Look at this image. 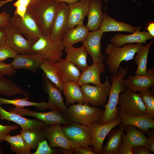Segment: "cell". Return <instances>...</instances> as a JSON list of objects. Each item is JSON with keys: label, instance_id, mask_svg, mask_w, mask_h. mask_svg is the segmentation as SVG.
Returning a JSON list of instances; mask_svg holds the SVG:
<instances>
[{"label": "cell", "instance_id": "obj_1", "mask_svg": "<svg viewBox=\"0 0 154 154\" xmlns=\"http://www.w3.org/2000/svg\"><path fill=\"white\" fill-rule=\"evenodd\" d=\"M128 73V70L121 66L116 73L110 76L112 84L108 95L109 100L107 103L103 106L105 109L98 123L101 124L108 123L119 116V108L117 106L120 93L125 89L124 79Z\"/></svg>", "mask_w": 154, "mask_h": 154}, {"label": "cell", "instance_id": "obj_2", "mask_svg": "<svg viewBox=\"0 0 154 154\" xmlns=\"http://www.w3.org/2000/svg\"><path fill=\"white\" fill-rule=\"evenodd\" d=\"M58 3L54 0H31L28 7L44 36H50Z\"/></svg>", "mask_w": 154, "mask_h": 154}, {"label": "cell", "instance_id": "obj_3", "mask_svg": "<svg viewBox=\"0 0 154 154\" xmlns=\"http://www.w3.org/2000/svg\"><path fill=\"white\" fill-rule=\"evenodd\" d=\"M142 45L140 43H129L121 47L112 43L108 44L105 49V52L108 56L105 62L110 72L112 74L116 73L122 61L133 59Z\"/></svg>", "mask_w": 154, "mask_h": 154}, {"label": "cell", "instance_id": "obj_4", "mask_svg": "<svg viewBox=\"0 0 154 154\" xmlns=\"http://www.w3.org/2000/svg\"><path fill=\"white\" fill-rule=\"evenodd\" d=\"M104 111V110L91 107L85 102L83 104H73L69 106L64 114L70 121L90 127L92 123L99 121Z\"/></svg>", "mask_w": 154, "mask_h": 154}, {"label": "cell", "instance_id": "obj_5", "mask_svg": "<svg viewBox=\"0 0 154 154\" xmlns=\"http://www.w3.org/2000/svg\"><path fill=\"white\" fill-rule=\"evenodd\" d=\"M31 48L33 53L39 54L44 59L55 62L62 59V51L65 47L62 41H55L50 36L42 35L33 43Z\"/></svg>", "mask_w": 154, "mask_h": 154}, {"label": "cell", "instance_id": "obj_6", "mask_svg": "<svg viewBox=\"0 0 154 154\" xmlns=\"http://www.w3.org/2000/svg\"><path fill=\"white\" fill-rule=\"evenodd\" d=\"M9 22L29 40L35 42L40 35H43L35 18L28 7L23 18L14 14L10 17Z\"/></svg>", "mask_w": 154, "mask_h": 154}, {"label": "cell", "instance_id": "obj_7", "mask_svg": "<svg viewBox=\"0 0 154 154\" xmlns=\"http://www.w3.org/2000/svg\"><path fill=\"white\" fill-rule=\"evenodd\" d=\"M123 92L118 100L119 110L132 116H147L146 107L138 93L128 88Z\"/></svg>", "mask_w": 154, "mask_h": 154}, {"label": "cell", "instance_id": "obj_8", "mask_svg": "<svg viewBox=\"0 0 154 154\" xmlns=\"http://www.w3.org/2000/svg\"><path fill=\"white\" fill-rule=\"evenodd\" d=\"M62 127L66 137L73 144L80 147L93 146L91 130L88 126L71 121Z\"/></svg>", "mask_w": 154, "mask_h": 154}, {"label": "cell", "instance_id": "obj_9", "mask_svg": "<svg viewBox=\"0 0 154 154\" xmlns=\"http://www.w3.org/2000/svg\"><path fill=\"white\" fill-rule=\"evenodd\" d=\"M110 82L106 79L103 83L95 86L89 84L81 86L85 102L93 107L105 105L110 88Z\"/></svg>", "mask_w": 154, "mask_h": 154}, {"label": "cell", "instance_id": "obj_10", "mask_svg": "<svg viewBox=\"0 0 154 154\" xmlns=\"http://www.w3.org/2000/svg\"><path fill=\"white\" fill-rule=\"evenodd\" d=\"M5 27L6 34V45L18 54H34L31 48L34 42L27 39L15 27L11 24L9 23Z\"/></svg>", "mask_w": 154, "mask_h": 154}, {"label": "cell", "instance_id": "obj_11", "mask_svg": "<svg viewBox=\"0 0 154 154\" xmlns=\"http://www.w3.org/2000/svg\"><path fill=\"white\" fill-rule=\"evenodd\" d=\"M9 111L21 116L33 117L42 121L46 125L56 124H66L70 121L66 115L57 109L47 112L32 111L25 108L24 107H15L11 109Z\"/></svg>", "mask_w": 154, "mask_h": 154}, {"label": "cell", "instance_id": "obj_12", "mask_svg": "<svg viewBox=\"0 0 154 154\" xmlns=\"http://www.w3.org/2000/svg\"><path fill=\"white\" fill-rule=\"evenodd\" d=\"M68 5L64 2L58 3L49 36L54 41H62L68 30Z\"/></svg>", "mask_w": 154, "mask_h": 154}, {"label": "cell", "instance_id": "obj_13", "mask_svg": "<svg viewBox=\"0 0 154 154\" xmlns=\"http://www.w3.org/2000/svg\"><path fill=\"white\" fill-rule=\"evenodd\" d=\"M48 145L52 148L60 147L71 150L74 148L80 147L70 142L65 135L60 124L46 125L42 128Z\"/></svg>", "mask_w": 154, "mask_h": 154}, {"label": "cell", "instance_id": "obj_14", "mask_svg": "<svg viewBox=\"0 0 154 154\" xmlns=\"http://www.w3.org/2000/svg\"><path fill=\"white\" fill-rule=\"evenodd\" d=\"M121 123L118 116L113 121L108 123L101 124L97 122H94L91 125V130L92 140L95 154H100L104 140L110 131Z\"/></svg>", "mask_w": 154, "mask_h": 154}, {"label": "cell", "instance_id": "obj_15", "mask_svg": "<svg viewBox=\"0 0 154 154\" xmlns=\"http://www.w3.org/2000/svg\"><path fill=\"white\" fill-rule=\"evenodd\" d=\"M104 32L100 29L90 32L82 46L91 57L93 63H103L105 56L102 50L101 40Z\"/></svg>", "mask_w": 154, "mask_h": 154}, {"label": "cell", "instance_id": "obj_16", "mask_svg": "<svg viewBox=\"0 0 154 154\" xmlns=\"http://www.w3.org/2000/svg\"><path fill=\"white\" fill-rule=\"evenodd\" d=\"M124 82L125 88L135 92L149 89L154 86V67L147 69L144 74L129 76Z\"/></svg>", "mask_w": 154, "mask_h": 154}, {"label": "cell", "instance_id": "obj_17", "mask_svg": "<svg viewBox=\"0 0 154 154\" xmlns=\"http://www.w3.org/2000/svg\"><path fill=\"white\" fill-rule=\"evenodd\" d=\"M90 0H80L73 3L68 4L67 29L78 25H83L87 16Z\"/></svg>", "mask_w": 154, "mask_h": 154}, {"label": "cell", "instance_id": "obj_18", "mask_svg": "<svg viewBox=\"0 0 154 154\" xmlns=\"http://www.w3.org/2000/svg\"><path fill=\"white\" fill-rule=\"evenodd\" d=\"M1 105L0 104V119L14 122L23 129L42 128L46 125L44 122L38 119H30L16 113L7 111L3 108Z\"/></svg>", "mask_w": 154, "mask_h": 154}, {"label": "cell", "instance_id": "obj_19", "mask_svg": "<svg viewBox=\"0 0 154 154\" xmlns=\"http://www.w3.org/2000/svg\"><path fill=\"white\" fill-rule=\"evenodd\" d=\"M44 59L37 54H18L11 64L15 69H24L35 73Z\"/></svg>", "mask_w": 154, "mask_h": 154}, {"label": "cell", "instance_id": "obj_20", "mask_svg": "<svg viewBox=\"0 0 154 154\" xmlns=\"http://www.w3.org/2000/svg\"><path fill=\"white\" fill-rule=\"evenodd\" d=\"M140 27L135 31L129 35L117 34L114 35L109 40L112 43L118 46L125 44L132 43H146L147 41L152 39L154 37L147 32L140 31Z\"/></svg>", "mask_w": 154, "mask_h": 154}, {"label": "cell", "instance_id": "obj_21", "mask_svg": "<svg viewBox=\"0 0 154 154\" xmlns=\"http://www.w3.org/2000/svg\"><path fill=\"white\" fill-rule=\"evenodd\" d=\"M119 117L121 121L119 128L127 125H132L140 130L146 131L154 127V119L147 116H132L119 110Z\"/></svg>", "mask_w": 154, "mask_h": 154}, {"label": "cell", "instance_id": "obj_22", "mask_svg": "<svg viewBox=\"0 0 154 154\" xmlns=\"http://www.w3.org/2000/svg\"><path fill=\"white\" fill-rule=\"evenodd\" d=\"M44 78L45 91L48 97V109H57L64 113L68 108L63 102L61 92L47 78Z\"/></svg>", "mask_w": 154, "mask_h": 154}, {"label": "cell", "instance_id": "obj_23", "mask_svg": "<svg viewBox=\"0 0 154 154\" xmlns=\"http://www.w3.org/2000/svg\"><path fill=\"white\" fill-rule=\"evenodd\" d=\"M103 63H93L82 71L78 82L80 86L89 83L97 85L101 84L100 76L105 70Z\"/></svg>", "mask_w": 154, "mask_h": 154}, {"label": "cell", "instance_id": "obj_24", "mask_svg": "<svg viewBox=\"0 0 154 154\" xmlns=\"http://www.w3.org/2000/svg\"><path fill=\"white\" fill-rule=\"evenodd\" d=\"M101 0H90L87 16L88 21L86 27L90 31L99 29L104 13Z\"/></svg>", "mask_w": 154, "mask_h": 154}, {"label": "cell", "instance_id": "obj_25", "mask_svg": "<svg viewBox=\"0 0 154 154\" xmlns=\"http://www.w3.org/2000/svg\"><path fill=\"white\" fill-rule=\"evenodd\" d=\"M55 63L63 84L70 81L78 82L81 73L74 64L65 59H62Z\"/></svg>", "mask_w": 154, "mask_h": 154}, {"label": "cell", "instance_id": "obj_26", "mask_svg": "<svg viewBox=\"0 0 154 154\" xmlns=\"http://www.w3.org/2000/svg\"><path fill=\"white\" fill-rule=\"evenodd\" d=\"M140 27V26H133L129 24L117 21L107 14L104 13L103 20L99 29L104 33L124 31L132 33Z\"/></svg>", "mask_w": 154, "mask_h": 154}, {"label": "cell", "instance_id": "obj_27", "mask_svg": "<svg viewBox=\"0 0 154 154\" xmlns=\"http://www.w3.org/2000/svg\"><path fill=\"white\" fill-rule=\"evenodd\" d=\"M67 56L65 60L75 65L80 70H84L88 66L87 63L88 52L83 46L75 48L73 46L65 48Z\"/></svg>", "mask_w": 154, "mask_h": 154}, {"label": "cell", "instance_id": "obj_28", "mask_svg": "<svg viewBox=\"0 0 154 154\" xmlns=\"http://www.w3.org/2000/svg\"><path fill=\"white\" fill-rule=\"evenodd\" d=\"M89 32L88 29L84 25L68 29L62 40L65 48L73 46L78 42H83Z\"/></svg>", "mask_w": 154, "mask_h": 154}, {"label": "cell", "instance_id": "obj_29", "mask_svg": "<svg viewBox=\"0 0 154 154\" xmlns=\"http://www.w3.org/2000/svg\"><path fill=\"white\" fill-rule=\"evenodd\" d=\"M127 125L119 128L112 129L108 134L106 145L102 146L100 154H116L122 143V136Z\"/></svg>", "mask_w": 154, "mask_h": 154}, {"label": "cell", "instance_id": "obj_30", "mask_svg": "<svg viewBox=\"0 0 154 154\" xmlns=\"http://www.w3.org/2000/svg\"><path fill=\"white\" fill-rule=\"evenodd\" d=\"M63 94L66 97L65 105L69 106L76 102L83 104L84 96L78 82L70 81L63 84Z\"/></svg>", "mask_w": 154, "mask_h": 154}, {"label": "cell", "instance_id": "obj_31", "mask_svg": "<svg viewBox=\"0 0 154 154\" xmlns=\"http://www.w3.org/2000/svg\"><path fill=\"white\" fill-rule=\"evenodd\" d=\"M125 130L126 134L124 132L123 134V141L127 143L132 147L145 146L148 137L145 136L143 131L132 125H127Z\"/></svg>", "mask_w": 154, "mask_h": 154}, {"label": "cell", "instance_id": "obj_32", "mask_svg": "<svg viewBox=\"0 0 154 154\" xmlns=\"http://www.w3.org/2000/svg\"><path fill=\"white\" fill-rule=\"evenodd\" d=\"M44 71L46 78L60 92L63 91V84L55 62L44 59L39 67Z\"/></svg>", "mask_w": 154, "mask_h": 154}, {"label": "cell", "instance_id": "obj_33", "mask_svg": "<svg viewBox=\"0 0 154 154\" xmlns=\"http://www.w3.org/2000/svg\"><path fill=\"white\" fill-rule=\"evenodd\" d=\"M20 131L21 137L31 149L36 150L39 142L46 139L42 128L22 129Z\"/></svg>", "mask_w": 154, "mask_h": 154}, {"label": "cell", "instance_id": "obj_34", "mask_svg": "<svg viewBox=\"0 0 154 154\" xmlns=\"http://www.w3.org/2000/svg\"><path fill=\"white\" fill-rule=\"evenodd\" d=\"M154 40L152 39L145 46L142 45L136 53L134 58L135 63L137 67L135 72V74H144L147 73V62L149 50L153 45Z\"/></svg>", "mask_w": 154, "mask_h": 154}, {"label": "cell", "instance_id": "obj_35", "mask_svg": "<svg viewBox=\"0 0 154 154\" xmlns=\"http://www.w3.org/2000/svg\"><path fill=\"white\" fill-rule=\"evenodd\" d=\"M4 140L9 143L11 151L16 154H32L31 149L20 134L15 136L8 134L5 137Z\"/></svg>", "mask_w": 154, "mask_h": 154}, {"label": "cell", "instance_id": "obj_36", "mask_svg": "<svg viewBox=\"0 0 154 154\" xmlns=\"http://www.w3.org/2000/svg\"><path fill=\"white\" fill-rule=\"evenodd\" d=\"M22 94L29 97L27 93L22 88L0 74V95L7 96Z\"/></svg>", "mask_w": 154, "mask_h": 154}, {"label": "cell", "instance_id": "obj_37", "mask_svg": "<svg viewBox=\"0 0 154 154\" xmlns=\"http://www.w3.org/2000/svg\"><path fill=\"white\" fill-rule=\"evenodd\" d=\"M29 97L13 100L6 99L0 97V104H10L16 107L23 108L26 106H35L39 110L42 111L48 109L47 102L43 101L41 102H31L28 100Z\"/></svg>", "mask_w": 154, "mask_h": 154}, {"label": "cell", "instance_id": "obj_38", "mask_svg": "<svg viewBox=\"0 0 154 154\" xmlns=\"http://www.w3.org/2000/svg\"><path fill=\"white\" fill-rule=\"evenodd\" d=\"M138 94L146 107L147 116L151 118L154 117V95L153 91L149 89L139 92Z\"/></svg>", "mask_w": 154, "mask_h": 154}, {"label": "cell", "instance_id": "obj_39", "mask_svg": "<svg viewBox=\"0 0 154 154\" xmlns=\"http://www.w3.org/2000/svg\"><path fill=\"white\" fill-rule=\"evenodd\" d=\"M31 0H17L13 4L16 8L14 14L23 18L27 7Z\"/></svg>", "mask_w": 154, "mask_h": 154}, {"label": "cell", "instance_id": "obj_40", "mask_svg": "<svg viewBox=\"0 0 154 154\" xmlns=\"http://www.w3.org/2000/svg\"><path fill=\"white\" fill-rule=\"evenodd\" d=\"M18 54L8 46H0V62H3L7 58H14Z\"/></svg>", "mask_w": 154, "mask_h": 154}, {"label": "cell", "instance_id": "obj_41", "mask_svg": "<svg viewBox=\"0 0 154 154\" xmlns=\"http://www.w3.org/2000/svg\"><path fill=\"white\" fill-rule=\"evenodd\" d=\"M55 149H52L48 144L46 139L39 142L36 151L33 154H53L55 153Z\"/></svg>", "mask_w": 154, "mask_h": 154}, {"label": "cell", "instance_id": "obj_42", "mask_svg": "<svg viewBox=\"0 0 154 154\" xmlns=\"http://www.w3.org/2000/svg\"><path fill=\"white\" fill-rule=\"evenodd\" d=\"M16 69H14L11 64H6L0 62V74L8 76H11L17 72Z\"/></svg>", "mask_w": 154, "mask_h": 154}, {"label": "cell", "instance_id": "obj_43", "mask_svg": "<svg viewBox=\"0 0 154 154\" xmlns=\"http://www.w3.org/2000/svg\"><path fill=\"white\" fill-rule=\"evenodd\" d=\"M18 125H3L0 124V143L3 142L5 137L9 134L10 132L18 129Z\"/></svg>", "mask_w": 154, "mask_h": 154}, {"label": "cell", "instance_id": "obj_44", "mask_svg": "<svg viewBox=\"0 0 154 154\" xmlns=\"http://www.w3.org/2000/svg\"><path fill=\"white\" fill-rule=\"evenodd\" d=\"M145 133L149 135V137L145 144V147L151 152L154 153V128L146 131H143Z\"/></svg>", "mask_w": 154, "mask_h": 154}, {"label": "cell", "instance_id": "obj_45", "mask_svg": "<svg viewBox=\"0 0 154 154\" xmlns=\"http://www.w3.org/2000/svg\"><path fill=\"white\" fill-rule=\"evenodd\" d=\"M71 151L75 154H95L94 147L90 146L74 148Z\"/></svg>", "mask_w": 154, "mask_h": 154}, {"label": "cell", "instance_id": "obj_46", "mask_svg": "<svg viewBox=\"0 0 154 154\" xmlns=\"http://www.w3.org/2000/svg\"><path fill=\"white\" fill-rule=\"evenodd\" d=\"M116 154H133L132 147L127 143L122 141Z\"/></svg>", "mask_w": 154, "mask_h": 154}, {"label": "cell", "instance_id": "obj_47", "mask_svg": "<svg viewBox=\"0 0 154 154\" xmlns=\"http://www.w3.org/2000/svg\"><path fill=\"white\" fill-rule=\"evenodd\" d=\"M10 15L6 10L0 13V27L9 24Z\"/></svg>", "mask_w": 154, "mask_h": 154}, {"label": "cell", "instance_id": "obj_48", "mask_svg": "<svg viewBox=\"0 0 154 154\" xmlns=\"http://www.w3.org/2000/svg\"><path fill=\"white\" fill-rule=\"evenodd\" d=\"M133 154H152L145 147L137 146L132 147Z\"/></svg>", "mask_w": 154, "mask_h": 154}, {"label": "cell", "instance_id": "obj_49", "mask_svg": "<svg viewBox=\"0 0 154 154\" xmlns=\"http://www.w3.org/2000/svg\"><path fill=\"white\" fill-rule=\"evenodd\" d=\"M5 26L0 27V46L5 44L6 34Z\"/></svg>", "mask_w": 154, "mask_h": 154}, {"label": "cell", "instance_id": "obj_50", "mask_svg": "<svg viewBox=\"0 0 154 154\" xmlns=\"http://www.w3.org/2000/svg\"><path fill=\"white\" fill-rule=\"evenodd\" d=\"M147 29L150 35L154 37V22L153 21L149 23L147 28Z\"/></svg>", "mask_w": 154, "mask_h": 154}, {"label": "cell", "instance_id": "obj_51", "mask_svg": "<svg viewBox=\"0 0 154 154\" xmlns=\"http://www.w3.org/2000/svg\"><path fill=\"white\" fill-rule=\"evenodd\" d=\"M57 3L64 2L68 4L73 3L80 0H54Z\"/></svg>", "mask_w": 154, "mask_h": 154}, {"label": "cell", "instance_id": "obj_52", "mask_svg": "<svg viewBox=\"0 0 154 154\" xmlns=\"http://www.w3.org/2000/svg\"><path fill=\"white\" fill-rule=\"evenodd\" d=\"M61 153L63 154H73L72 152L69 150L61 148L60 150Z\"/></svg>", "mask_w": 154, "mask_h": 154}, {"label": "cell", "instance_id": "obj_53", "mask_svg": "<svg viewBox=\"0 0 154 154\" xmlns=\"http://www.w3.org/2000/svg\"><path fill=\"white\" fill-rule=\"evenodd\" d=\"M13 0H0V8L6 3L12 1Z\"/></svg>", "mask_w": 154, "mask_h": 154}, {"label": "cell", "instance_id": "obj_54", "mask_svg": "<svg viewBox=\"0 0 154 154\" xmlns=\"http://www.w3.org/2000/svg\"><path fill=\"white\" fill-rule=\"evenodd\" d=\"M104 0L106 1H107V0Z\"/></svg>", "mask_w": 154, "mask_h": 154}]
</instances>
